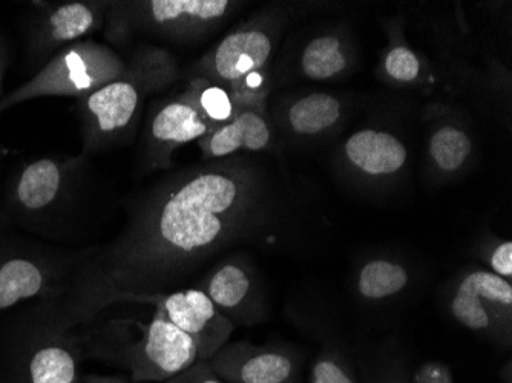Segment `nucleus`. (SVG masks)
I'll list each match as a JSON object with an SVG mask.
<instances>
[{"label": "nucleus", "instance_id": "f3484780", "mask_svg": "<svg viewBox=\"0 0 512 383\" xmlns=\"http://www.w3.org/2000/svg\"><path fill=\"white\" fill-rule=\"evenodd\" d=\"M180 97L198 112L204 125L211 132L232 122L237 115L234 94L229 83L223 86L215 83L214 80L198 77L191 83L188 91Z\"/></svg>", "mask_w": 512, "mask_h": 383}, {"label": "nucleus", "instance_id": "6ab92c4d", "mask_svg": "<svg viewBox=\"0 0 512 383\" xmlns=\"http://www.w3.org/2000/svg\"><path fill=\"white\" fill-rule=\"evenodd\" d=\"M408 273L401 264L371 261L359 275L358 289L368 299H384L405 289Z\"/></svg>", "mask_w": 512, "mask_h": 383}, {"label": "nucleus", "instance_id": "0eeeda50", "mask_svg": "<svg viewBox=\"0 0 512 383\" xmlns=\"http://www.w3.org/2000/svg\"><path fill=\"white\" fill-rule=\"evenodd\" d=\"M229 0H111L105 20L108 42H131L137 34L195 36L229 14Z\"/></svg>", "mask_w": 512, "mask_h": 383}, {"label": "nucleus", "instance_id": "a211bd4d", "mask_svg": "<svg viewBox=\"0 0 512 383\" xmlns=\"http://www.w3.org/2000/svg\"><path fill=\"white\" fill-rule=\"evenodd\" d=\"M341 103L329 94H312L290 108L289 122L298 134H318L338 122Z\"/></svg>", "mask_w": 512, "mask_h": 383}, {"label": "nucleus", "instance_id": "aec40b11", "mask_svg": "<svg viewBox=\"0 0 512 383\" xmlns=\"http://www.w3.org/2000/svg\"><path fill=\"white\" fill-rule=\"evenodd\" d=\"M345 66L341 42L336 37L327 36L313 40L302 56V69L310 79H332L341 73Z\"/></svg>", "mask_w": 512, "mask_h": 383}, {"label": "nucleus", "instance_id": "4468645a", "mask_svg": "<svg viewBox=\"0 0 512 383\" xmlns=\"http://www.w3.org/2000/svg\"><path fill=\"white\" fill-rule=\"evenodd\" d=\"M486 305L511 308V284L494 273L474 272L460 282L451 311L460 324L470 330L483 331L493 325V316Z\"/></svg>", "mask_w": 512, "mask_h": 383}, {"label": "nucleus", "instance_id": "5701e85b", "mask_svg": "<svg viewBox=\"0 0 512 383\" xmlns=\"http://www.w3.org/2000/svg\"><path fill=\"white\" fill-rule=\"evenodd\" d=\"M387 73L399 82H411L419 76V60L405 46L390 51L385 60Z\"/></svg>", "mask_w": 512, "mask_h": 383}, {"label": "nucleus", "instance_id": "b1692460", "mask_svg": "<svg viewBox=\"0 0 512 383\" xmlns=\"http://www.w3.org/2000/svg\"><path fill=\"white\" fill-rule=\"evenodd\" d=\"M166 383H223L207 361H197L188 370L166 380Z\"/></svg>", "mask_w": 512, "mask_h": 383}, {"label": "nucleus", "instance_id": "393cba45", "mask_svg": "<svg viewBox=\"0 0 512 383\" xmlns=\"http://www.w3.org/2000/svg\"><path fill=\"white\" fill-rule=\"evenodd\" d=\"M414 383H454L450 368L442 362H427L414 373Z\"/></svg>", "mask_w": 512, "mask_h": 383}, {"label": "nucleus", "instance_id": "6e6552de", "mask_svg": "<svg viewBox=\"0 0 512 383\" xmlns=\"http://www.w3.org/2000/svg\"><path fill=\"white\" fill-rule=\"evenodd\" d=\"M111 0L31 2L22 17L23 57L36 74L66 46L103 30Z\"/></svg>", "mask_w": 512, "mask_h": 383}, {"label": "nucleus", "instance_id": "c85d7f7f", "mask_svg": "<svg viewBox=\"0 0 512 383\" xmlns=\"http://www.w3.org/2000/svg\"><path fill=\"white\" fill-rule=\"evenodd\" d=\"M388 383H402V382H388Z\"/></svg>", "mask_w": 512, "mask_h": 383}, {"label": "nucleus", "instance_id": "f03ea898", "mask_svg": "<svg viewBox=\"0 0 512 383\" xmlns=\"http://www.w3.org/2000/svg\"><path fill=\"white\" fill-rule=\"evenodd\" d=\"M82 333L53 298L0 316V383H83Z\"/></svg>", "mask_w": 512, "mask_h": 383}, {"label": "nucleus", "instance_id": "9d476101", "mask_svg": "<svg viewBox=\"0 0 512 383\" xmlns=\"http://www.w3.org/2000/svg\"><path fill=\"white\" fill-rule=\"evenodd\" d=\"M207 362L220 379L229 383H298L299 379L292 354L246 341L224 345Z\"/></svg>", "mask_w": 512, "mask_h": 383}, {"label": "nucleus", "instance_id": "ddd939ff", "mask_svg": "<svg viewBox=\"0 0 512 383\" xmlns=\"http://www.w3.org/2000/svg\"><path fill=\"white\" fill-rule=\"evenodd\" d=\"M232 324L250 325L261 315L258 287L246 262L229 259L218 264L197 287Z\"/></svg>", "mask_w": 512, "mask_h": 383}, {"label": "nucleus", "instance_id": "f257e3e1", "mask_svg": "<svg viewBox=\"0 0 512 383\" xmlns=\"http://www.w3.org/2000/svg\"><path fill=\"white\" fill-rule=\"evenodd\" d=\"M86 155L33 158L14 167L0 195V227L46 243L73 241L85 217Z\"/></svg>", "mask_w": 512, "mask_h": 383}, {"label": "nucleus", "instance_id": "1a4fd4ad", "mask_svg": "<svg viewBox=\"0 0 512 383\" xmlns=\"http://www.w3.org/2000/svg\"><path fill=\"white\" fill-rule=\"evenodd\" d=\"M128 302L149 304L194 341L198 361H209L229 341L235 325L224 318L206 293L198 289L137 296Z\"/></svg>", "mask_w": 512, "mask_h": 383}, {"label": "nucleus", "instance_id": "dca6fc26", "mask_svg": "<svg viewBox=\"0 0 512 383\" xmlns=\"http://www.w3.org/2000/svg\"><path fill=\"white\" fill-rule=\"evenodd\" d=\"M345 152L356 167L370 175L394 174L407 160V151L398 138L371 129L352 135Z\"/></svg>", "mask_w": 512, "mask_h": 383}, {"label": "nucleus", "instance_id": "412c9836", "mask_svg": "<svg viewBox=\"0 0 512 383\" xmlns=\"http://www.w3.org/2000/svg\"><path fill=\"white\" fill-rule=\"evenodd\" d=\"M471 151V141L459 129L444 128L431 138V157L440 169L447 172L456 171L467 160Z\"/></svg>", "mask_w": 512, "mask_h": 383}, {"label": "nucleus", "instance_id": "9b49d317", "mask_svg": "<svg viewBox=\"0 0 512 383\" xmlns=\"http://www.w3.org/2000/svg\"><path fill=\"white\" fill-rule=\"evenodd\" d=\"M273 40L261 25L246 27L224 37L209 56L198 65L203 79L232 83L266 66Z\"/></svg>", "mask_w": 512, "mask_h": 383}, {"label": "nucleus", "instance_id": "423d86ee", "mask_svg": "<svg viewBox=\"0 0 512 383\" xmlns=\"http://www.w3.org/2000/svg\"><path fill=\"white\" fill-rule=\"evenodd\" d=\"M128 62L105 43L86 39L66 46L31 79L0 99V115L40 97H76L108 85L126 73Z\"/></svg>", "mask_w": 512, "mask_h": 383}, {"label": "nucleus", "instance_id": "20e7f679", "mask_svg": "<svg viewBox=\"0 0 512 383\" xmlns=\"http://www.w3.org/2000/svg\"><path fill=\"white\" fill-rule=\"evenodd\" d=\"M134 338L128 321H109L82 333L86 359L119 365L132 382H166L198 361L194 341L155 308L149 322H135Z\"/></svg>", "mask_w": 512, "mask_h": 383}, {"label": "nucleus", "instance_id": "2eb2a0df", "mask_svg": "<svg viewBox=\"0 0 512 383\" xmlns=\"http://www.w3.org/2000/svg\"><path fill=\"white\" fill-rule=\"evenodd\" d=\"M270 143V128L263 112L241 111L232 122L201 138L206 158H221L238 151H263Z\"/></svg>", "mask_w": 512, "mask_h": 383}, {"label": "nucleus", "instance_id": "a878e982", "mask_svg": "<svg viewBox=\"0 0 512 383\" xmlns=\"http://www.w3.org/2000/svg\"><path fill=\"white\" fill-rule=\"evenodd\" d=\"M491 267H493L494 272L497 273V276L500 278H511L512 276V243L511 241H506V243L500 244L496 250H494L493 255H491L490 259Z\"/></svg>", "mask_w": 512, "mask_h": 383}, {"label": "nucleus", "instance_id": "7ed1b4c3", "mask_svg": "<svg viewBox=\"0 0 512 383\" xmlns=\"http://www.w3.org/2000/svg\"><path fill=\"white\" fill-rule=\"evenodd\" d=\"M126 62L123 76L79 99L85 155L128 141L148 95L174 80V60L154 46H138Z\"/></svg>", "mask_w": 512, "mask_h": 383}, {"label": "nucleus", "instance_id": "39448f33", "mask_svg": "<svg viewBox=\"0 0 512 383\" xmlns=\"http://www.w3.org/2000/svg\"><path fill=\"white\" fill-rule=\"evenodd\" d=\"M91 247L71 249L0 227V316L36 299L60 296Z\"/></svg>", "mask_w": 512, "mask_h": 383}, {"label": "nucleus", "instance_id": "bb28decb", "mask_svg": "<svg viewBox=\"0 0 512 383\" xmlns=\"http://www.w3.org/2000/svg\"><path fill=\"white\" fill-rule=\"evenodd\" d=\"M11 60H13V51H11L10 40L7 39L4 31L0 30V99L5 95V74L10 68Z\"/></svg>", "mask_w": 512, "mask_h": 383}, {"label": "nucleus", "instance_id": "4be33fe9", "mask_svg": "<svg viewBox=\"0 0 512 383\" xmlns=\"http://www.w3.org/2000/svg\"><path fill=\"white\" fill-rule=\"evenodd\" d=\"M312 383H359L353 373L344 362L336 357H321L313 365Z\"/></svg>", "mask_w": 512, "mask_h": 383}, {"label": "nucleus", "instance_id": "cd10ccee", "mask_svg": "<svg viewBox=\"0 0 512 383\" xmlns=\"http://www.w3.org/2000/svg\"><path fill=\"white\" fill-rule=\"evenodd\" d=\"M83 383H138L132 382L126 376H99V374H89L83 377Z\"/></svg>", "mask_w": 512, "mask_h": 383}, {"label": "nucleus", "instance_id": "f8f14e48", "mask_svg": "<svg viewBox=\"0 0 512 383\" xmlns=\"http://www.w3.org/2000/svg\"><path fill=\"white\" fill-rule=\"evenodd\" d=\"M209 134L211 131L198 112L181 97L158 106L146 128V167L158 169L168 166L175 148L201 140Z\"/></svg>", "mask_w": 512, "mask_h": 383}]
</instances>
